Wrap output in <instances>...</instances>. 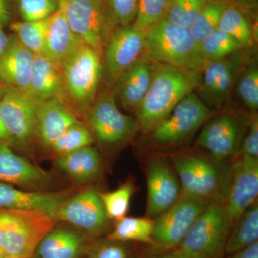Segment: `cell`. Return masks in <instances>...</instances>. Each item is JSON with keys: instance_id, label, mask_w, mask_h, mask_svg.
<instances>
[{"instance_id": "1", "label": "cell", "mask_w": 258, "mask_h": 258, "mask_svg": "<svg viewBox=\"0 0 258 258\" xmlns=\"http://www.w3.org/2000/svg\"><path fill=\"white\" fill-rule=\"evenodd\" d=\"M200 74L155 62L150 87L135 113L139 128L148 134L162 123L183 98L195 91Z\"/></svg>"}, {"instance_id": "2", "label": "cell", "mask_w": 258, "mask_h": 258, "mask_svg": "<svg viewBox=\"0 0 258 258\" xmlns=\"http://www.w3.org/2000/svg\"><path fill=\"white\" fill-rule=\"evenodd\" d=\"M171 162L181 186L179 198L225 204L230 189L231 168L220 161L194 154H174Z\"/></svg>"}, {"instance_id": "3", "label": "cell", "mask_w": 258, "mask_h": 258, "mask_svg": "<svg viewBox=\"0 0 258 258\" xmlns=\"http://www.w3.org/2000/svg\"><path fill=\"white\" fill-rule=\"evenodd\" d=\"M144 35V58L170 64L183 71L203 70L205 61L200 45L191 36L189 29L163 18L146 30Z\"/></svg>"}, {"instance_id": "4", "label": "cell", "mask_w": 258, "mask_h": 258, "mask_svg": "<svg viewBox=\"0 0 258 258\" xmlns=\"http://www.w3.org/2000/svg\"><path fill=\"white\" fill-rule=\"evenodd\" d=\"M56 222L43 210L0 208V252L5 257L35 258L37 246Z\"/></svg>"}, {"instance_id": "5", "label": "cell", "mask_w": 258, "mask_h": 258, "mask_svg": "<svg viewBox=\"0 0 258 258\" xmlns=\"http://www.w3.org/2000/svg\"><path fill=\"white\" fill-rule=\"evenodd\" d=\"M70 106L86 118L103 79L102 54L83 43L60 67Z\"/></svg>"}, {"instance_id": "6", "label": "cell", "mask_w": 258, "mask_h": 258, "mask_svg": "<svg viewBox=\"0 0 258 258\" xmlns=\"http://www.w3.org/2000/svg\"><path fill=\"white\" fill-rule=\"evenodd\" d=\"M231 229L225 204H210L177 249L193 258H214L225 247Z\"/></svg>"}, {"instance_id": "7", "label": "cell", "mask_w": 258, "mask_h": 258, "mask_svg": "<svg viewBox=\"0 0 258 258\" xmlns=\"http://www.w3.org/2000/svg\"><path fill=\"white\" fill-rule=\"evenodd\" d=\"M85 119L95 140L108 147L128 140L139 128L137 118L120 111L111 88L98 93Z\"/></svg>"}, {"instance_id": "8", "label": "cell", "mask_w": 258, "mask_h": 258, "mask_svg": "<svg viewBox=\"0 0 258 258\" xmlns=\"http://www.w3.org/2000/svg\"><path fill=\"white\" fill-rule=\"evenodd\" d=\"M211 115V109L194 91L178 103L162 123L148 133L149 144L164 147L181 143L205 124Z\"/></svg>"}, {"instance_id": "9", "label": "cell", "mask_w": 258, "mask_h": 258, "mask_svg": "<svg viewBox=\"0 0 258 258\" xmlns=\"http://www.w3.org/2000/svg\"><path fill=\"white\" fill-rule=\"evenodd\" d=\"M248 57L247 51L242 49L221 60L204 64L195 93L210 109H220L226 104Z\"/></svg>"}, {"instance_id": "10", "label": "cell", "mask_w": 258, "mask_h": 258, "mask_svg": "<svg viewBox=\"0 0 258 258\" xmlns=\"http://www.w3.org/2000/svg\"><path fill=\"white\" fill-rule=\"evenodd\" d=\"M144 51V32L133 25L112 30L102 52L103 79L107 87H114L121 75L143 56Z\"/></svg>"}, {"instance_id": "11", "label": "cell", "mask_w": 258, "mask_h": 258, "mask_svg": "<svg viewBox=\"0 0 258 258\" xmlns=\"http://www.w3.org/2000/svg\"><path fill=\"white\" fill-rule=\"evenodd\" d=\"M59 4L74 33L102 54L112 31L103 0H59Z\"/></svg>"}, {"instance_id": "12", "label": "cell", "mask_w": 258, "mask_h": 258, "mask_svg": "<svg viewBox=\"0 0 258 258\" xmlns=\"http://www.w3.org/2000/svg\"><path fill=\"white\" fill-rule=\"evenodd\" d=\"M248 125L237 113L225 112L208 120L196 140L198 147L212 154L216 161L237 157Z\"/></svg>"}, {"instance_id": "13", "label": "cell", "mask_w": 258, "mask_h": 258, "mask_svg": "<svg viewBox=\"0 0 258 258\" xmlns=\"http://www.w3.org/2000/svg\"><path fill=\"white\" fill-rule=\"evenodd\" d=\"M40 103L28 91L5 86L0 98V114L10 135L20 149H25L35 138Z\"/></svg>"}, {"instance_id": "14", "label": "cell", "mask_w": 258, "mask_h": 258, "mask_svg": "<svg viewBox=\"0 0 258 258\" xmlns=\"http://www.w3.org/2000/svg\"><path fill=\"white\" fill-rule=\"evenodd\" d=\"M210 203L195 198H179L172 207L154 219L155 247H179L191 226Z\"/></svg>"}, {"instance_id": "15", "label": "cell", "mask_w": 258, "mask_h": 258, "mask_svg": "<svg viewBox=\"0 0 258 258\" xmlns=\"http://www.w3.org/2000/svg\"><path fill=\"white\" fill-rule=\"evenodd\" d=\"M53 218L93 234L104 230L108 222L100 193L94 189L66 198L56 209Z\"/></svg>"}, {"instance_id": "16", "label": "cell", "mask_w": 258, "mask_h": 258, "mask_svg": "<svg viewBox=\"0 0 258 258\" xmlns=\"http://www.w3.org/2000/svg\"><path fill=\"white\" fill-rule=\"evenodd\" d=\"M237 157L238 159L231 167L230 189L225 204L232 227L255 204L258 195V158Z\"/></svg>"}, {"instance_id": "17", "label": "cell", "mask_w": 258, "mask_h": 258, "mask_svg": "<svg viewBox=\"0 0 258 258\" xmlns=\"http://www.w3.org/2000/svg\"><path fill=\"white\" fill-rule=\"evenodd\" d=\"M147 181L146 215L154 220L178 201L181 186L174 168L162 157L152 158L149 161Z\"/></svg>"}, {"instance_id": "18", "label": "cell", "mask_w": 258, "mask_h": 258, "mask_svg": "<svg viewBox=\"0 0 258 258\" xmlns=\"http://www.w3.org/2000/svg\"><path fill=\"white\" fill-rule=\"evenodd\" d=\"M52 176L21 156L15 154L13 148L0 142V182L25 187H47Z\"/></svg>"}, {"instance_id": "19", "label": "cell", "mask_w": 258, "mask_h": 258, "mask_svg": "<svg viewBox=\"0 0 258 258\" xmlns=\"http://www.w3.org/2000/svg\"><path fill=\"white\" fill-rule=\"evenodd\" d=\"M81 121L66 102L57 98L41 102L37 109L35 138L47 148L71 125Z\"/></svg>"}, {"instance_id": "20", "label": "cell", "mask_w": 258, "mask_h": 258, "mask_svg": "<svg viewBox=\"0 0 258 258\" xmlns=\"http://www.w3.org/2000/svg\"><path fill=\"white\" fill-rule=\"evenodd\" d=\"M155 62L141 57L121 75L113 88L115 99L136 113L152 83Z\"/></svg>"}, {"instance_id": "21", "label": "cell", "mask_w": 258, "mask_h": 258, "mask_svg": "<svg viewBox=\"0 0 258 258\" xmlns=\"http://www.w3.org/2000/svg\"><path fill=\"white\" fill-rule=\"evenodd\" d=\"M35 54L19 41L14 35L0 55V82L5 86L28 91Z\"/></svg>"}, {"instance_id": "22", "label": "cell", "mask_w": 258, "mask_h": 258, "mask_svg": "<svg viewBox=\"0 0 258 258\" xmlns=\"http://www.w3.org/2000/svg\"><path fill=\"white\" fill-rule=\"evenodd\" d=\"M83 43L70 27L63 11L59 8L49 18L43 55L60 69L64 61Z\"/></svg>"}, {"instance_id": "23", "label": "cell", "mask_w": 258, "mask_h": 258, "mask_svg": "<svg viewBox=\"0 0 258 258\" xmlns=\"http://www.w3.org/2000/svg\"><path fill=\"white\" fill-rule=\"evenodd\" d=\"M70 194L67 191H28L14 185L0 182V208L9 210H43L53 217L58 205Z\"/></svg>"}, {"instance_id": "24", "label": "cell", "mask_w": 258, "mask_h": 258, "mask_svg": "<svg viewBox=\"0 0 258 258\" xmlns=\"http://www.w3.org/2000/svg\"><path fill=\"white\" fill-rule=\"evenodd\" d=\"M29 93L40 103L57 98L70 106L60 69L44 55H35Z\"/></svg>"}, {"instance_id": "25", "label": "cell", "mask_w": 258, "mask_h": 258, "mask_svg": "<svg viewBox=\"0 0 258 258\" xmlns=\"http://www.w3.org/2000/svg\"><path fill=\"white\" fill-rule=\"evenodd\" d=\"M55 164L59 169L79 184L95 182L101 176V157L91 146L58 156Z\"/></svg>"}, {"instance_id": "26", "label": "cell", "mask_w": 258, "mask_h": 258, "mask_svg": "<svg viewBox=\"0 0 258 258\" xmlns=\"http://www.w3.org/2000/svg\"><path fill=\"white\" fill-rule=\"evenodd\" d=\"M84 242L76 231L64 227H54L40 241L35 251L37 258H78Z\"/></svg>"}, {"instance_id": "27", "label": "cell", "mask_w": 258, "mask_h": 258, "mask_svg": "<svg viewBox=\"0 0 258 258\" xmlns=\"http://www.w3.org/2000/svg\"><path fill=\"white\" fill-rule=\"evenodd\" d=\"M226 240L225 251L234 254L252 245L258 240V207L252 205L234 224Z\"/></svg>"}, {"instance_id": "28", "label": "cell", "mask_w": 258, "mask_h": 258, "mask_svg": "<svg viewBox=\"0 0 258 258\" xmlns=\"http://www.w3.org/2000/svg\"><path fill=\"white\" fill-rule=\"evenodd\" d=\"M218 29L233 37L244 50L249 51L254 45L255 34L251 19L233 5H227Z\"/></svg>"}, {"instance_id": "29", "label": "cell", "mask_w": 258, "mask_h": 258, "mask_svg": "<svg viewBox=\"0 0 258 258\" xmlns=\"http://www.w3.org/2000/svg\"><path fill=\"white\" fill-rule=\"evenodd\" d=\"M154 225V220L147 217H125L115 221L114 228L108 239L115 242L137 241L155 247L153 240Z\"/></svg>"}, {"instance_id": "30", "label": "cell", "mask_w": 258, "mask_h": 258, "mask_svg": "<svg viewBox=\"0 0 258 258\" xmlns=\"http://www.w3.org/2000/svg\"><path fill=\"white\" fill-rule=\"evenodd\" d=\"M228 5L226 0H208L189 28L199 44L218 28L224 11Z\"/></svg>"}, {"instance_id": "31", "label": "cell", "mask_w": 258, "mask_h": 258, "mask_svg": "<svg viewBox=\"0 0 258 258\" xmlns=\"http://www.w3.org/2000/svg\"><path fill=\"white\" fill-rule=\"evenodd\" d=\"M49 18L39 21L12 22L10 28L24 46L35 55H43Z\"/></svg>"}, {"instance_id": "32", "label": "cell", "mask_w": 258, "mask_h": 258, "mask_svg": "<svg viewBox=\"0 0 258 258\" xmlns=\"http://www.w3.org/2000/svg\"><path fill=\"white\" fill-rule=\"evenodd\" d=\"M94 142L91 129L79 121L68 128L49 149L58 156L64 155L83 148L91 147Z\"/></svg>"}, {"instance_id": "33", "label": "cell", "mask_w": 258, "mask_h": 258, "mask_svg": "<svg viewBox=\"0 0 258 258\" xmlns=\"http://www.w3.org/2000/svg\"><path fill=\"white\" fill-rule=\"evenodd\" d=\"M200 48L205 64L225 58L242 47L233 37L217 28L200 44Z\"/></svg>"}, {"instance_id": "34", "label": "cell", "mask_w": 258, "mask_h": 258, "mask_svg": "<svg viewBox=\"0 0 258 258\" xmlns=\"http://www.w3.org/2000/svg\"><path fill=\"white\" fill-rule=\"evenodd\" d=\"M234 89L244 106L255 113L258 108V68L255 62L249 61V57L239 74Z\"/></svg>"}, {"instance_id": "35", "label": "cell", "mask_w": 258, "mask_h": 258, "mask_svg": "<svg viewBox=\"0 0 258 258\" xmlns=\"http://www.w3.org/2000/svg\"><path fill=\"white\" fill-rule=\"evenodd\" d=\"M134 191L135 186L134 183L128 181L114 191L100 193L108 220L117 221L126 217Z\"/></svg>"}, {"instance_id": "36", "label": "cell", "mask_w": 258, "mask_h": 258, "mask_svg": "<svg viewBox=\"0 0 258 258\" xmlns=\"http://www.w3.org/2000/svg\"><path fill=\"white\" fill-rule=\"evenodd\" d=\"M208 0H170L164 18L183 28H190Z\"/></svg>"}, {"instance_id": "37", "label": "cell", "mask_w": 258, "mask_h": 258, "mask_svg": "<svg viewBox=\"0 0 258 258\" xmlns=\"http://www.w3.org/2000/svg\"><path fill=\"white\" fill-rule=\"evenodd\" d=\"M139 0H103L107 20L111 30L132 25L137 16Z\"/></svg>"}, {"instance_id": "38", "label": "cell", "mask_w": 258, "mask_h": 258, "mask_svg": "<svg viewBox=\"0 0 258 258\" xmlns=\"http://www.w3.org/2000/svg\"><path fill=\"white\" fill-rule=\"evenodd\" d=\"M170 0H139L134 28L145 32L164 18Z\"/></svg>"}, {"instance_id": "39", "label": "cell", "mask_w": 258, "mask_h": 258, "mask_svg": "<svg viewBox=\"0 0 258 258\" xmlns=\"http://www.w3.org/2000/svg\"><path fill=\"white\" fill-rule=\"evenodd\" d=\"M23 21L32 22L50 18L60 8L59 0H15Z\"/></svg>"}, {"instance_id": "40", "label": "cell", "mask_w": 258, "mask_h": 258, "mask_svg": "<svg viewBox=\"0 0 258 258\" xmlns=\"http://www.w3.org/2000/svg\"><path fill=\"white\" fill-rule=\"evenodd\" d=\"M237 155L258 158V118L256 113H253L249 120L247 132Z\"/></svg>"}, {"instance_id": "41", "label": "cell", "mask_w": 258, "mask_h": 258, "mask_svg": "<svg viewBox=\"0 0 258 258\" xmlns=\"http://www.w3.org/2000/svg\"><path fill=\"white\" fill-rule=\"evenodd\" d=\"M88 258H127V252L118 242L109 240L97 246Z\"/></svg>"}, {"instance_id": "42", "label": "cell", "mask_w": 258, "mask_h": 258, "mask_svg": "<svg viewBox=\"0 0 258 258\" xmlns=\"http://www.w3.org/2000/svg\"><path fill=\"white\" fill-rule=\"evenodd\" d=\"M228 4L233 5L244 12L251 20L257 18L258 0H226Z\"/></svg>"}, {"instance_id": "43", "label": "cell", "mask_w": 258, "mask_h": 258, "mask_svg": "<svg viewBox=\"0 0 258 258\" xmlns=\"http://www.w3.org/2000/svg\"><path fill=\"white\" fill-rule=\"evenodd\" d=\"M13 16L12 0H0V26L5 28L12 23Z\"/></svg>"}, {"instance_id": "44", "label": "cell", "mask_w": 258, "mask_h": 258, "mask_svg": "<svg viewBox=\"0 0 258 258\" xmlns=\"http://www.w3.org/2000/svg\"><path fill=\"white\" fill-rule=\"evenodd\" d=\"M0 142L7 144L12 148H18L20 149V146L15 142V139L10 135L9 132L5 126L1 114H0Z\"/></svg>"}, {"instance_id": "45", "label": "cell", "mask_w": 258, "mask_h": 258, "mask_svg": "<svg viewBox=\"0 0 258 258\" xmlns=\"http://www.w3.org/2000/svg\"><path fill=\"white\" fill-rule=\"evenodd\" d=\"M228 258H258V242H255L240 252L231 254Z\"/></svg>"}, {"instance_id": "46", "label": "cell", "mask_w": 258, "mask_h": 258, "mask_svg": "<svg viewBox=\"0 0 258 258\" xmlns=\"http://www.w3.org/2000/svg\"><path fill=\"white\" fill-rule=\"evenodd\" d=\"M3 28L0 26V55L4 52L10 42V35H7Z\"/></svg>"}, {"instance_id": "47", "label": "cell", "mask_w": 258, "mask_h": 258, "mask_svg": "<svg viewBox=\"0 0 258 258\" xmlns=\"http://www.w3.org/2000/svg\"><path fill=\"white\" fill-rule=\"evenodd\" d=\"M157 258H193L187 255V254L183 253L182 252L176 248L174 249L171 253L166 254V255L162 256Z\"/></svg>"}, {"instance_id": "48", "label": "cell", "mask_w": 258, "mask_h": 258, "mask_svg": "<svg viewBox=\"0 0 258 258\" xmlns=\"http://www.w3.org/2000/svg\"><path fill=\"white\" fill-rule=\"evenodd\" d=\"M5 86L0 82V98L3 96V93H4Z\"/></svg>"}, {"instance_id": "49", "label": "cell", "mask_w": 258, "mask_h": 258, "mask_svg": "<svg viewBox=\"0 0 258 258\" xmlns=\"http://www.w3.org/2000/svg\"><path fill=\"white\" fill-rule=\"evenodd\" d=\"M4 257V255H3V254H2V252H0V258Z\"/></svg>"}, {"instance_id": "50", "label": "cell", "mask_w": 258, "mask_h": 258, "mask_svg": "<svg viewBox=\"0 0 258 258\" xmlns=\"http://www.w3.org/2000/svg\"><path fill=\"white\" fill-rule=\"evenodd\" d=\"M1 258H12V257H5V256H4V257H1Z\"/></svg>"}]
</instances>
